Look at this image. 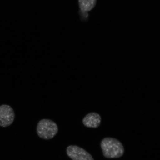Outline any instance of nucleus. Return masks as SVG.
Returning <instances> with one entry per match:
<instances>
[{
    "mask_svg": "<svg viewBox=\"0 0 160 160\" xmlns=\"http://www.w3.org/2000/svg\"><path fill=\"white\" fill-rule=\"evenodd\" d=\"M101 147L103 156L108 159L118 158L122 157L125 152L122 144L112 138H104L101 142Z\"/></svg>",
    "mask_w": 160,
    "mask_h": 160,
    "instance_id": "nucleus-1",
    "label": "nucleus"
},
{
    "mask_svg": "<svg viewBox=\"0 0 160 160\" xmlns=\"http://www.w3.org/2000/svg\"><path fill=\"white\" fill-rule=\"evenodd\" d=\"M58 127L57 123L52 120L43 119L40 120L37 127L38 136L45 140L53 138L58 132Z\"/></svg>",
    "mask_w": 160,
    "mask_h": 160,
    "instance_id": "nucleus-2",
    "label": "nucleus"
},
{
    "mask_svg": "<svg viewBox=\"0 0 160 160\" xmlns=\"http://www.w3.org/2000/svg\"><path fill=\"white\" fill-rule=\"evenodd\" d=\"M66 151L67 155L72 160H94L89 152L77 145L68 146Z\"/></svg>",
    "mask_w": 160,
    "mask_h": 160,
    "instance_id": "nucleus-3",
    "label": "nucleus"
},
{
    "mask_svg": "<svg viewBox=\"0 0 160 160\" xmlns=\"http://www.w3.org/2000/svg\"><path fill=\"white\" fill-rule=\"evenodd\" d=\"M15 113L12 108L7 105L0 106V126L3 128L9 127L13 123Z\"/></svg>",
    "mask_w": 160,
    "mask_h": 160,
    "instance_id": "nucleus-4",
    "label": "nucleus"
},
{
    "mask_svg": "<svg viewBox=\"0 0 160 160\" xmlns=\"http://www.w3.org/2000/svg\"><path fill=\"white\" fill-rule=\"evenodd\" d=\"M101 116L96 112H91L88 114L82 120L84 125L88 128H98L101 124Z\"/></svg>",
    "mask_w": 160,
    "mask_h": 160,
    "instance_id": "nucleus-5",
    "label": "nucleus"
},
{
    "mask_svg": "<svg viewBox=\"0 0 160 160\" xmlns=\"http://www.w3.org/2000/svg\"><path fill=\"white\" fill-rule=\"evenodd\" d=\"M97 0H79L80 9L83 11H89L95 7Z\"/></svg>",
    "mask_w": 160,
    "mask_h": 160,
    "instance_id": "nucleus-6",
    "label": "nucleus"
}]
</instances>
